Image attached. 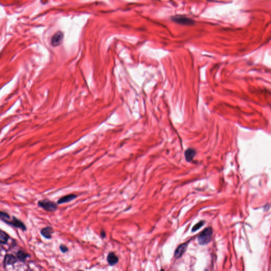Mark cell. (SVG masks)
Returning a JSON list of instances; mask_svg holds the SVG:
<instances>
[{
    "instance_id": "6da1fadb",
    "label": "cell",
    "mask_w": 271,
    "mask_h": 271,
    "mask_svg": "<svg viewBox=\"0 0 271 271\" xmlns=\"http://www.w3.org/2000/svg\"><path fill=\"white\" fill-rule=\"evenodd\" d=\"M57 203L49 200V199H45L39 200L38 202V205L48 212L53 213L57 210L58 209Z\"/></svg>"
},
{
    "instance_id": "7a4b0ae2",
    "label": "cell",
    "mask_w": 271,
    "mask_h": 271,
    "mask_svg": "<svg viewBox=\"0 0 271 271\" xmlns=\"http://www.w3.org/2000/svg\"><path fill=\"white\" fill-rule=\"evenodd\" d=\"M213 229L211 228H207L202 231L199 235L198 240L201 245H205L210 243L213 236Z\"/></svg>"
},
{
    "instance_id": "3957f363",
    "label": "cell",
    "mask_w": 271,
    "mask_h": 271,
    "mask_svg": "<svg viewBox=\"0 0 271 271\" xmlns=\"http://www.w3.org/2000/svg\"><path fill=\"white\" fill-rule=\"evenodd\" d=\"M3 222L5 223L8 224L9 226L13 227L14 228H19L20 229H21L23 231H26L27 230V227L24 224V223H23V221L18 219L17 218H16L14 216L12 217V219L11 220H2Z\"/></svg>"
},
{
    "instance_id": "277c9868",
    "label": "cell",
    "mask_w": 271,
    "mask_h": 271,
    "mask_svg": "<svg viewBox=\"0 0 271 271\" xmlns=\"http://www.w3.org/2000/svg\"><path fill=\"white\" fill-rule=\"evenodd\" d=\"M64 38V34L62 31H58L54 34V36L52 37L51 40V43L52 46L54 47H57L61 45L63 41Z\"/></svg>"
},
{
    "instance_id": "5b68a950",
    "label": "cell",
    "mask_w": 271,
    "mask_h": 271,
    "mask_svg": "<svg viewBox=\"0 0 271 271\" xmlns=\"http://www.w3.org/2000/svg\"><path fill=\"white\" fill-rule=\"evenodd\" d=\"M173 20L178 24L183 25H192L194 23V21L192 19L182 16H175L173 18Z\"/></svg>"
},
{
    "instance_id": "8992f818",
    "label": "cell",
    "mask_w": 271,
    "mask_h": 271,
    "mask_svg": "<svg viewBox=\"0 0 271 271\" xmlns=\"http://www.w3.org/2000/svg\"><path fill=\"white\" fill-rule=\"evenodd\" d=\"M17 257L13 254H6L4 257V267L7 265H13L17 262Z\"/></svg>"
},
{
    "instance_id": "52a82bcc",
    "label": "cell",
    "mask_w": 271,
    "mask_h": 271,
    "mask_svg": "<svg viewBox=\"0 0 271 271\" xmlns=\"http://www.w3.org/2000/svg\"><path fill=\"white\" fill-rule=\"evenodd\" d=\"M54 230L52 227L47 226L43 228L40 233L42 236L47 239H50L52 238V235L54 233Z\"/></svg>"
},
{
    "instance_id": "ba28073f",
    "label": "cell",
    "mask_w": 271,
    "mask_h": 271,
    "mask_svg": "<svg viewBox=\"0 0 271 271\" xmlns=\"http://www.w3.org/2000/svg\"><path fill=\"white\" fill-rule=\"evenodd\" d=\"M77 197L78 196L75 194H70L68 195H65L61 198H59L57 201V203L58 204H62L68 203V202H71L72 201L74 200V199H76Z\"/></svg>"
},
{
    "instance_id": "9c48e42d",
    "label": "cell",
    "mask_w": 271,
    "mask_h": 271,
    "mask_svg": "<svg viewBox=\"0 0 271 271\" xmlns=\"http://www.w3.org/2000/svg\"><path fill=\"white\" fill-rule=\"evenodd\" d=\"M107 261L111 266H114L119 261V258L114 252L109 253L107 256Z\"/></svg>"
},
{
    "instance_id": "30bf717a",
    "label": "cell",
    "mask_w": 271,
    "mask_h": 271,
    "mask_svg": "<svg viewBox=\"0 0 271 271\" xmlns=\"http://www.w3.org/2000/svg\"><path fill=\"white\" fill-rule=\"evenodd\" d=\"M187 248V243H183V244L179 246L175 251V257L177 258L181 257L183 255V254L186 251Z\"/></svg>"
},
{
    "instance_id": "8fae6325",
    "label": "cell",
    "mask_w": 271,
    "mask_h": 271,
    "mask_svg": "<svg viewBox=\"0 0 271 271\" xmlns=\"http://www.w3.org/2000/svg\"><path fill=\"white\" fill-rule=\"evenodd\" d=\"M197 152L193 148H188L185 152L184 155L185 159L188 162H191L196 155Z\"/></svg>"
},
{
    "instance_id": "7c38bea8",
    "label": "cell",
    "mask_w": 271,
    "mask_h": 271,
    "mask_svg": "<svg viewBox=\"0 0 271 271\" xmlns=\"http://www.w3.org/2000/svg\"><path fill=\"white\" fill-rule=\"evenodd\" d=\"M16 257L19 261L24 262L27 258L30 257V255L23 250H20L18 251L16 253Z\"/></svg>"
},
{
    "instance_id": "4fadbf2b",
    "label": "cell",
    "mask_w": 271,
    "mask_h": 271,
    "mask_svg": "<svg viewBox=\"0 0 271 271\" xmlns=\"http://www.w3.org/2000/svg\"><path fill=\"white\" fill-rule=\"evenodd\" d=\"M9 239V236L5 231H3L2 230H1L0 233V242L1 244L5 245L7 244L8 242Z\"/></svg>"
},
{
    "instance_id": "5bb4252c",
    "label": "cell",
    "mask_w": 271,
    "mask_h": 271,
    "mask_svg": "<svg viewBox=\"0 0 271 271\" xmlns=\"http://www.w3.org/2000/svg\"><path fill=\"white\" fill-rule=\"evenodd\" d=\"M204 223H205V221H200L199 223H198L195 224V226L192 228V230L193 232H195V231L198 230L200 228H201V227L203 226Z\"/></svg>"
},
{
    "instance_id": "9a60e30c",
    "label": "cell",
    "mask_w": 271,
    "mask_h": 271,
    "mask_svg": "<svg viewBox=\"0 0 271 271\" xmlns=\"http://www.w3.org/2000/svg\"><path fill=\"white\" fill-rule=\"evenodd\" d=\"M0 217H1V221L3 220H9L10 219V217L8 213L3 212V211H1L0 213Z\"/></svg>"
},
{
    "instance_id": "2e32d148",
    "label": "cell",
    "mask_w": 271,
    "mask_h": 271,
    "mask_svg": "<svg viewBox=\"0 0 271 271\" xmlns=\"http://www.w3.org/2000/svg\"><path fill=\"white\" fill-rule=\"evenodd\" d=\"M59 249H60L61 252L63 253H66L68 251V248L64 245H61L59 246Z\"/></svg>"
},
{
    "instance_id": "e0dca14e",
    "label": "cell",
    "mask_w": 271,
    "mask_h": 271,
    "mask_svg": "<svg viewBox=\"0 0 271 271\" xmlns=\"http://www.w3.org/2000/svg\"><path fill=\"white\" fill-rule=\"evenodd\" d=\"M100 236L101 237L102 239L105 238V237H106V233H105V231L103 229H102L101 230Z\"/></svg>"
}]
</instances>
